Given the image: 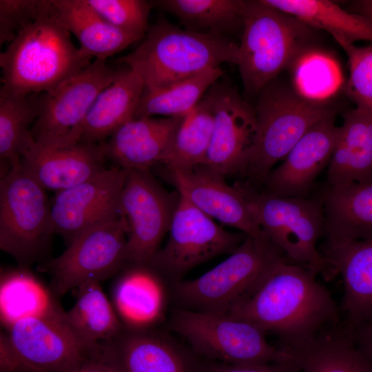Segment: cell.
Instances as JSON below:
<instances>
[{
  "label": "cell",
  "instance_id": "1",
  "mask_svg": "<svg viewBox=\"0 0 372 372\" xmlns=\"http://www.w3.org/2000/svg\"><path fill=\"white\" fill-rule=\"evenodd\" d=\"M316 277L285 259L256 291L225 316L275 335L280 347L294 354L339 322L335 302Z\"/></svg>",
  "mask_w": 372,
  "mask_h": 372
},
{
  "label": "cell",
  "instance_id": "2",
  "mask_svg": "<svg viewBox=\"0 0 372 372\" xmlns=\"http://www.w3.org/2000/svg\"><path fill=\"white\" fill-rule=\"evenodd\" d=\"M51 8L0 54L2 86L27 94L51 93L92 62L74 46Z\"/></svg>",
  "mask_w": 372,
  "mask_h": 372
},
{
  "label": "cell",
  "instance_id": "3",
  "mask_svg": "<svg viewBox=\"0 0 372 372\" xmlns=\"http://www.w3.org/2000/svg\"><path fill=\"white\" fill-rule=\"evenodd\" d=\"M238 59V45L228 38L183 30L160 19L118 61L133 70L145 87L162 88L224 63L237 65Z\"/></svg>",
  "mask_w": 372,
  "mask_h": 372
},
{
  "label": "cell",
  "instance_id": "4",
  "mask_svg": "<svg viewBox=\"0 0 372 372\" xmlns=\"http://www.w3.org/2000/svg\"><path fill=\"white\" fill-rule=\"evenodd\" d=\"M285 259L269 239L247 236L227 258L209 271L173 284L172 296L178 308L225 315L256 291Z\"/></svg>",
  "mask_w": 372,
  "mask_h": 372
},
{
  "label": "cell",
  "instance_id": "5",
  "mask_svg": "<svg viewBox=\"0 0 372 372\" xmlns=\"http://www.w3.org/2000/svg\"><path fill=\"white\" fill-rule=\"evenodd\" d=\"M311 28L264 2L245 1L238 66L245 92L258 94L303 52Z\"/></svg>",
  "mask_w": 372,
  "mask_h": 372
},
{
  "label": "cell",
  "instance_id": "6",
  "mask_svg": "<svg viewBox=\"0 0 372 372\" xmlns=\"http://www.w3.org/2000/svg\"><path fill=\"white\" fill-rule=\"evenodd\" d=\"M255 108L258 134L244 174L262 183L273 166L284 159L304 134L317 123L335 117L336 108L324 101L304 98L269 83L258 94Z\"/></svg>",
  "mask_w": 372,
  "mask_h": 372
},
{
  "label": "cell",
  "instance_id": "7",
  "mask_svg": "<svg viewBox=\"0 0 372 372\" xmlns=\"http://www.w3.org/2000/svg\"><path fill=\"white\" fill-rule=\"evenodd\" d=\"M238 185L266 236L290 262L326 278L333 276L328 261L316 248L318 239L324 232L321 198L276 196L258 192L246 184Z\"/></svg>",
  "mask_w": 372,
  "mask_h": 372
},
{
  "label": "cell",
  "instance_id": "8",
  "mask_svg": "<svg viewBox=\"0 0 372 372\" xmlns=\"http://www.w3.org/2000/svg\"><path fill=\"white\" fill-rule=\"evenodd\" d=\"M46 191L23 169L21 160L0 180V248L19 267L45 261L54 233Z\"/></svg>",
  "mask_w": 372,
  "mask_h": 372
},
{
  "label": "cell",
  "instance_id": "9",
  "mask_svg": "<svg viewBox=\"0 0 372 372\" xmlns=\"http://www.w3.org/2000/svg\"><path fill=\"white\" fill-rule=\"evenodd\" d=\"M169 327L200 355L230 364L284 363L296 356L271 344L265 333L254 325L225 315L181 308L172 313Z\"/></svg>",
  "mask_w": 372,
  "mask_h": 372
},
{
  "label": "cell",
  "instance_id": "10",
  "mask_svg": "<svg viewBox=\"0 0 372 372\" xmlns=\"http://www.w3.org/2000/svg\"><path fill=\"white\" fill-rule=\"evenodd\" d=\"M127 228L122 216L94 226L77 236L59 256L37 268L50 277L56 297L91 281L103 282L128 266Z\"/></svg>",
  "mask_w": 372,
  "mask_h": 372
},
{
  "label": "cell",
  "instance_id": "11",
  "mask_svg": "<svg viewBox=\"0 0 372 372\" xmlns=\"http://www.w3.org/2000/svg\"><path fill=\"white\" fill-rule=\"evenodd\" d=\"M5 331L30 371L78 372L101 358V342L81 335L60 305L46 315L21 320Z\"/></svg>",
  "mask_w": 372,
  "mask_h": 372
},
{
  "label": "cell",
  "instance_id": "12",
  "mask_svg": "<svg viewBox=\"0 0 372 372\" xmlns=\"http://www.w3.org/2000/svg\"><path fill=\"white\" fill-rule=\"evenodd\" d=\"M165 246L149 265L174 284L193 268L223 254H231L247 235L233 233L178 194Z\"/></svg>",
  "mask_w": 372,
  "mask_h": 372
},
{
  "label": "cell",
  "instance_id": "13",
  "mask_svg": "<svg viewBox=\"0 0 372 372\" xmlns=\"http://www.w3.org/2000/svg\"><path fill=\"white\" fill-rule=\"evenodd\" d=\"M119 71L109 66L106 61L96 59L52 92L43 93L40 114L32 127L35 143L79 141L81 126L90 107Z\"/></svg>",
  "mask_w": 372,
  "mask_h": 372
},
{
  "label": "cell",
  "instance_id": "14",
  "mask_svg": "<svg viewBox=\"0 0 372 372\" xmlns=\"http://www.w3.org/2000/svg\"><path fill=\"white\" fill-rule=\"evenodd\" d=\"M176 202L149 171H127L119 209L127 228L128 265L149 264L169 231Z\"/></svg>",
  "mask_w": 372,
  "mask_h": 372
},
{
  "label": "cell",
  "instance_id": "15",
  "mask_svg": "<svg viewBox=\"0 0 372 372\" xmlns=\"http://www.w3.org/2000/svg\"><path fill=\"white\" fill-rule=\"evenodd\" d=\"M208 92L213 102L214 123L203 165L224 177L244 174L258 134L255 109L225 83L218 81Z\"/></svg>",
  "mask_w": 372,
  "mask_h": 372
},
{
  "label": "cell",
  "instance_id": "16",
  "mask_svg": "<svg viewBox=\"0 0 372 372\" xmlns=\"http://www.w3.org/2000/svg\"><path fill=\"white\" fill-rule=\"evenodd\" d=\"M127 172L112 166L55 192L50 202L54 233L69 245L86 230L121 216L119 200Z\"/></svg>",
  "mask_w": 372,
  "mask_h": 372
},
{
  "label": "cell",
  "instance_id": "17",
  "mask_svg": "<svg viewBox=\"0 0 372 372\" xmlns=\"http://www.w3.org/2000/svg\"><path fill=\"white\" fill-rule=\"evenodd\" d=\"M178 194L212 219L258 239H268L258 225L247 199L238 185L205 165L168 169Z\"/></svg>",
  "mask_w": 372,
  "mask_h": 372
},
{
  "label": "cell",
  "instance_id": "18",
  "mask_svg": "<svg viewBox=\"0 0 372 372\" xmlns=\"http://www.w3.org/2000/svg\"><path fill=\"white\" fill-rule=\"evenodd\" d=\"M101 143L80 141L40 144L21 158L23 171L45 191L55 192L77 185L105 169Z\"/></svg>",
  "mask_w": 372,
  "mask_h": 372
},
{
  "label": "cell",
  "instance_id": "19",
  "mask_svg": "<svg viewBox=\"0 0 372 372\" xmlns=\"http://www.w3.org/2000/svg\"><path fill=\"white\" fill-rule=\"evenodd\" d=\"M339 127L335 117L312 126L262 183L267 194L282 197H306L314 180L329 164Z\"/></svg>",
  "mask_w": 372,
  "mask_h": 372
},
{
  "label": "cell",
  "instance_id": "20",
  "mask_svg": "<svg viewBox=\"0 0 372 372\" xmlns=\"http://www.w3.org/2000/svg\"><path fill=\"white\" fill-rule=\"evenodd\" d=\"M101 344L100 360L114 372H190L191 364L180 348L154 328L124 327Z\"/></svg>",
  "mask_w": 372,
  "mask_h": 372
},
{
  "label": "cell",
  "instance_id": "21",
  "mask_svg": "<svg viewBox=\"0 0 372 372\" xmlns=\"http://www.w3.org/2000/svg\"><path fill=\"white\" fill-rule=\"evenodd\" d=\"M182 117L133 118L101 143L107 161L127 171H149L167 156Z\"/></svg>",
  "mask_w": 372,
  "mask_h": 372
},
{
  "label": "cell",
  "instance_id": "22",
  "mask_svg": "<svg viewBox=\"0 0 372 372\" xmlns=\"http://www.w3.org/2000/svg\"><path fill=\"white\" fill-rule=\"evenodd\" d=\"M118 275L112 285L111 302L123 327L154 328L165 313V280L149 265H130Z\"/></svg>",
  "mask_w": 372,
  "mask_h": 372
},
{
  "label": "cell",
  "instance_id": "23",
  "mask_svg": "<svg viewBox=\"0 0 372 372\" xmlns=\"http://www.w3.org/2000/svg\"><path fill=\"white\" fill-rule=\"evenodd\" d=\"M323 257L344 282L342 309L350 329L372 323V238L327 243Z\"/></svg>",
  "mask_w": 372,
  "mask_h": 372
},
{
  "label": "cell",
  "instance_id": "24",
  "mask_svg": "<svg viewBox=\"0 0 372 372\" xmlns=\"http://www.w3.org/2000/svg\"><path fill=\"white\" fill-rule=\"evenodd\" d=\"M320 198L327 243L372 238V180L328 185Z\"/></svg>",
  "mask_w": 372,
  "mask_h": 372
},
{
  "label": "cell",
  "instance_id": "25",
  "mask_svg": "<svg viewBox=\"0 0 372 372\" xmlns=\"http://www.w3.org/2000/svg\"><path fill=\"white\" fill-rule=\"evenodd\" d=\"M144 83L131 68L120 69L115 80L96 97L81 126L79 141L105 142L121 126L134 118Z\"/></svg>",
  "mask_w": 372,
  "mask_h": 372
},
{
  "label": "cell",
  "instance_id": "26",
  "mask_svg": "<svg viewBox=\"0 0 372 372\" xmlns=\"http://www.w3.org/2000/svg\"><path fill=\"white\" fill-rule=\"evenodd\" d=\"M372 180V117L354 108L343 115L329 164V186Z\"/></svg>",
  "mask_w": 372,
  "mask_h": 372
},
{
  "label": "cell",
  "instance_id": "27",
  "mask_svg": "<svg viewBox=\"0 0 372 372\" xmlns=\"http://www.w3.org/2000/svg\"><path fill=\"white\" fill-rule=\"evenodd\" d=\"M56 17L74 34L80 50L95 59H107L139 41L101 18L85 0H53Z\"/></svg>",
  "mask_w": 372,
  "mask_h": 372
},
{
  "label": "cell",
  "instance_id": "28",
  "mask_svg": "<svg viewBox=\"0 0 372 372\" xmlns=\"http://www.w3.org/2000/svg\"><path fill=\"white\" fill-rule=\"evenodd\" d=\"M43 93L23 94L0 90L1 177L34 145L30 125L39 117Z\"/></svg>",
  "mask_w": 372,
  "mask_h": 372
},
{
  "label": "cell",
  "instance_id": "29",
  "mask_svg": "<svg viewBox=\"0 0 372 372\" xmlns=\"http://www.w3.org/2000/svg\"><path fill=\"white\" fill-rule=\"evenodd\" d=\"M310 28L329 32L343 48L360 40L372 43V21L327 0H263Z\"/></svg>",
  "mask_w": 372,
  "mask_h": 372
},
{
  "label": "cell",
  "instance_id": "30",
  "mask_svg": "<svg viewBox=\"0 0 372 372\" xmlns=\"http://www.w3.org/2000/svg\"><path fill=\"white\" fill-rule=\"evenodd\" d=\"M55 298L29 268L1 271L0 320L4 331L21 320L49 313L59 305Z\"/></svg>",
  "mask_w": 372,
  "mask_h": 372
},
{
  "label": "cell",
  "instance_id": "31",
  "mask_svg": "<svg viewBox=\"0 0 372 372\" xmlns=\"http://www.w3.org/2000/svg\"><path fill=\"white\" fill-rule=\"evenodd\" d=\"M351 331L330 327L295 353L298 372H372V360L355 344Z\"/></svg>",
  "mask_w": 372,
  "mask_h": 372
},
{
  "label": "cell",
  "instance_id": "32",
  "mask_svg": "<svg viewBox=\"0 0 372 372\" xmlns=\"http://www.w3.org/2000/svg\"><path fill=\"white\" fill-rule=\"evenodd\" d=\"M223 74L221 67L211 68L165 87H144L134 118L185 116Z\"/></svg>",
  "mask_w": 372,
  "mask_h": 372
},
{
  "label": "cell",
  "instance_id": "33",
  "mask_svg": "<svg viewBox=\"0 0 372 372\" xmlns=\"http://www.w3.org/2000/svg\"><path fill=\"white\" fill-rule=\"evenodd\" d=\"M152 3L154 7L175 16L185 30L196 33L225 37L242 27L245 1L158 0Z\"/></svg>",
  "mask_w": 372,
  "mask_h": 372
},
{
  "label": "cell",
  "instance_id": "34",
  "mask_svg": "<svg viewBox=\"0 0 372 372\" xmlns=\"http://www.w3.org/2000/svg\"><path fill=\"white\" fill-rule=\"evenodd\" d=\"M214 123L213 102L207 91L194 109L183 117L162 164L167 169H187L204 164Z\"/></svg>",
  "mask_w": 372,
  "mask_h": 372
},
{
  "label": "cell",
  "instance_id": "35",
  "mask_svg": "<svg viewBox=\"0 0 372 372\" xmlns=\"http://www.w3.org/2000/svg\"><path fill=\"white\" fill-rule=\"evenodd\" d=\"M101 283L91 281L79 287L76 302L66 311L74 329L87 340L96 342L113 338L124 328Z\"/></svg>",
  "mask_w": 372,
  "mask_h": 372
},
{
  "label": "cell",
  "instance_id": "36",
  "mask_svg": "<svg viewBox=\"0 0 372 372\" xmlns=\"http://www.w3.org/2000/svg\"><path fill=\"white\" fill-rule=\"evenodd\" d=\"M294 63L296 92L305 99L322 101L340 85L335 63L323 53L302 52Z\"/></svg>",
  "mask_w": 372,
  "mask_h": 372
},
{
  "label": "cell",
  "instance_id": "37",
  "mask_svg": "<svg viewBox=\"0 0 372 372\" xmlns=\"http://www.w3.org/2000/svg\"><path fill=\"white\" fill-rule=\"evenodd\" d=\"M105 21L116 28L143 39L149 29L148 17L153 6L145 0H85Z\"/></svg>",
  "mask_w": 372,
  "mask_h": 372
},
{
  "label": "cell",
  "instance_id": "38",
  "mask_svg": "<svg viewBox=\"0 0 372 372\" xmlns=\"http://www.w3.org/2000/svg\"><path fill=\"white\" fill-rule=\"evenodd\" d=\"M348 56L349 76L346 92L355 108L372 117V43L343 48Z\"/></svg>",
  "mask_w": 372,
  "mask_h": 372
},
{
  "label": "cell",
  "instance_id": "39",
  "mask_svg": "<svg viewBox=\"0 0 372 372\" xmlns=\"http://www.w3.org/2000/svg\"><path fill=\"white\" fill-rule=\"evenodd\" d=\"M52 3V0H0V45L12 42Z\"/></svg>",
  "mask_w": 372,
  "mask_h": 372
},
{
  "label": "cell",
  "instance_id": "40",
  "mask_svg": "<svg viewBox=\"0 0 372 372\" xmlns=\"http://www.w3.org/2000/svg\"><path fill=\"white\" fill-rule=\"evenodd\" d=\"M200 364H191L190 372H298L297 360L284 363L230 364L211 360Z\"/></svg>",
  "mask_w": 372,
  "mask_h": 372
},
{
  "label": "cell",
  "instance_id": "41",
  "mask_svg": "<svg viewBox=\"0 0 372 372\" xmlns=\"http://www.w3.org/2000/svg\"><path fill=\"white\" fill-rule=\"evenodd\" d=\"M30 371L23 364L19 353L5 331L0 333V372Z\"/></svg>",
  "mask_w": 372,
  "mask_h": 372
},
{
  "label": "cell",
  "instance_id": "42",
  "mask_svg": "<svg viewBox=\"0 0 372 372\" xmlns=\"http://www.w3.org/2000/svg\"><path fill=\"white\" fill-rule=\"evenodd\" d=\"M360 327L362 329L360 334V341L364 347V351L372 360V323Z\"/></svg>",
  "mask_w": 372,
  "mask_h": 372
},
{
  "label": "cell",
  "instance_id": "43",
  "mask_svg": "<svg viewBox=\"0 0 372 372\" xmlns=\"http://www.w3.org/2000/svg\"><path fill=\"white\" fill-rule=\"evenodd\" d=\"M78 372H114L108 365L100 360L90 361L85 364Z\"/></svg>",
  "mask_w": 372,
  "mask_h": 372
},
{
  "label": "cell",
  "instance_id": "44",
  "mask_svg": "<svg viewBox=\"0 0 372 372\" xmlns=\"http://www.w3.org/2000/svg\"><path fill=\"white\" fill-rule=\"evenodd\" d=\"M364 17H366V18H368V19H371L372 21V13L368 14H366V15H365Z\"/></svg>",
  "mask_w": 372,
  "mask_h": 372
},
{
  "label": "cell",
  "instance_id": "45",
  "mask_svg": "<svg viewBox=\"0 0 372 372\" xmlns=\"http://www.w3.org/2000/svg\"><path fill=\"white\" fill-rule=\"evenodd\" d=\"M27 372H39V371H27Z\"/></svg>",
  "mask_w": 372,
  "mask_h": 372
}]
</instances>
